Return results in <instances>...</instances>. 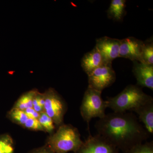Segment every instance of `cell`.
Wrapping results in <instances>:
<instances>
[{
    "instance_id": "1",
    "label": "cell",
    "mask_w": 153,
    "mask_h": 153,
    "mask_svg": "<svg viewBox=\"0 0 153 153\" xmlns=\"http://www.w3.org/2000/svg\"><path fill=\"white\" fill-rule=\"evenodd\" d=\"M98 134L124 152L149 137L150 134L132 112H113L97 121Z\"/></svg>"
},
{
    "instance_id": "2",
    "label": "cell",
    "mask_w": 153,
    "mask_h": 153,
    "mask_svg": "<svg viewBox=\"0 0 153 153\" xmlns=\"http://www.w3.org/2000/svg\"><path fill=\"white\" fill-rule=\"evenodd\" d=\"M83 142L76 128L71 124L63 123L50 135L46 145L55 153H68L76 152Z\"/></svg>"
},
{
    "instance_id": "3",
    "label": "cell",
    "mask_w": 153,
    "mask_h": 153,
    "mask_svg": "<svg viewBox=\"0 0 153 153\" xmlns=\"http://www.w3.org/2000/svg\"><path fill=\"white\" fill-rule=\"evenodd\" d=\"M152 99V96L144 93L137 85H129L117 95L108 97L105 101L107 108L114 112L121 113L133 111Z\"/></svg>"
},
{
    "instance_id": "4",
    "label": "cell",
    "mask_w": 153,
    "mask_h": 153,
    "mask_svg": "<svg viewBox=\"0 0 153 153\" xmlns=\"http://www.w3.org/2000/svg\"><path fill=\"white\" fill-rule=\"evenodd\" d=\"M102 92L91 88L88 87L84 93L80 107L81 116L88 125L89 131V123L92 119H99L105 116V111L107 108L106 101L102 100Z\"/></svg>"
},
{
    "instance_id": "5",
    "label": "cell",
    "mask_w": 153,
    "mask_h": 153,
    "mask_svg": "<svg viewBox=\"0 0 153 153\" xmlns=\"http://www.w3.org/2000/svg\"><path fill=\"white\" fill-rule=\"evenodd\" d=\"M44 112L52 120L56 126L63 123L67 111V105L63 98L52 88H49L44 93Z\"/></svg>"
},
{
    "instance_id": "6",
    "label": "cell",
    "mask_w": 153,
    "mask_h": 153,
    "mask_svg": "<svg viewBox=\"0 0 153 153\" xmlns=\"http://www.w3.org/2000/svg\"><path fill=\"white\" fill-rule=\"evenodd\" d=\"M88 76V87L102 92L114 83L116 78L111 64H106L91 71Z\"/></svg>"
},
{
    "instance_id": "7",
    "label": "cell",
    "mask_w": 153,
    "mask_h": 153,
    "mask_svg": "<svg viewBox=\"0 0 153 153\" xmlns=\"http://www.w3.org/2000/svg\"><path fill=\"white\" fill-rule=\"evenodd\" d=\"M119 150L100 135L90 134L77 150L73 153H119Z\"/></svg>"
},
{
    "instance_id": "8",
    "label": "cell",
    "mask_w": 153,
    "mask_h": 153,
    "mask_svg": "<svg viewBox=\"0 0 153 153\" xmlns=\"http://www.w3.org/2000/svg\"><path fill=\"white\" fill-rule=\"evenodd\" d=\"M120 41V40L106 36L96 40L95 47L106 64H111L113 60L119 57Z\"/></svg>"
},
{
    "instance_id": "9",
    "label": "cell",
    "mask_w": 153,
    "mask_h": 153,
    "mask_svg": "<svg viewBox=\"0 0 153 153\" xmlns=\"http://www.w3.org/2000/svg\"><path fill=\"white\" fill-rule=\"evenodd\" d=\"M144 44V42L134 37L120 40L119 57L141 63Z\"/></svg>"
},
{
    "instance_id": "10",
    "label": "cell",
    "mask_w": 153,
    "mask_h": 153,
    "mask_svg": "<svg viewBox=\"0 0 153 153\" xmlns=\"http://www.w3.org/2000/svg\"><path fill=\"white\" fill-rule=\"evenodd\" d=\"M133 72L139 86L153 90V65L134 61Z\"/></svg>"
},
{
    "instance_id": "11",
    "label": "cell",
    "mask_w": 153,
    "mask_h": 153,
    "mask_svg": "<svg viewBox=\"0 0 153 153\" xmlns=\"http://www.w3.org/2000/svg\"><path fill=\"white\" fill-rule=\"evenodd\" d=\"M138 116L140 122L150 134H153V98L141 105L133 111Z\"/></svg>"
},
{
    "instance_id": "12",
    "label": "cell",
    "mask_w": 153,
    "mask_h": 153,
    "mask_svg": "<svg viewBox=\"0 0 153 153\" xmlns=\"http://www.w3.org/2000/svg\"><path fill=\"white\" fill-rule=\"evenodd\" d=\"M81 63L83 70L87 75L96 68L106 64L101 54L95 47L84 55Z\"/></svg>"
},
{
    "instance_id": "13",
    "label": "cell",
    "mask_w": 153,
    "mask_h": 153,
    "mask_svg": "<svg viewBox=\"0 0 153 153\" xmlns=\"http://www.w3.org/2000/svg\"><path fill=\"white\" fill-rule=\"evenodd\" d=\"M125 0H112L108 10V16L116 21H120L123 17L126 7Z\"/></svg>"
},
{
    "instance_id": "14",
    "label": "cell",
    "mask_w": 153,
    "mask_h": 153,
    "mask_svg": "<svg viewBox=\"0 0 153 153\" xmlns=\"http://www.w3.org/2000/svg\"><path fill=\"white\" fill-rule=\"evenodd\" d=\"M36 91V89H33L23 94L15 102L13 108L22 111L33 108V100Z\"/></svg>"
},
{
    "instance_id": "15",
    "label": "cell",
    "mask_w": 153,
    "mask_h": 153,
    "mask_svg": "<svg viewBox=\"0 0 153 153\" xmlns=\"http://www.w3.org/2000/svg\"><path fill=\"white\" fill-rule=\"evenodd\" d=\"M7 117L11 121L23 127L28 119L24 111L13 107L8 112Z\"/></svg>"
},
{
    "instance_id": "16",
    "label": "cell",
    "mask_w": 153,
    "mask_h": 153,
    "mask_svg": "<svg viewBox=\"0 0 153 153\" xmlns=\"http://www.w3.org/2000/svg\"><path fill=\"white\" fill-rule=\"evenodd\" d=\"M15 144L10 135L7 134L0 135V153H13Z\"/></svg>"
},
{
    "instance_id": "17",
    "label": "cell",
    "mask_w": 153,
    "mask_h": 153,
    "mask_svg": "<svg viewBox=\"0 0 153 153\" xmlns=\"http://www.w3.org/2000/svg\"><path fill=\"white\" fill-rule=\"evenodd\" d=\"M147 65H153V42H146L143 47L141 56V62Z\"/></svg>"
},
{
    "instance_id": "18",
    "label": "cell",
    "mask_w": 153,
    "mask_h": 153,
    "mask_svg": "<svg viewBox=\"0 0 153 153\" xmlns=\"http://www.w3.org/2000/svg\"><path fill=\"white\" fill-rule=\"evenodd\" d=\"M38 120L44 131L50 134V135L55 132V124L54 122L44 111L40 113Z\"/></svg>"
},
{
    "instance_id": "19",
    "label": "cell",
    "mask_w": 153,
    "mask_h": 153,
    "mask_svg": "<svg viewBox=\"0 0 153 153\" xmlns=\"http://www.w3.org/2000/svg\"><path fill=\"white\" fill-rule=\"evenodd\" d=\"M123 153H153V141L137 145Z\"/></svg>"
},
{
    "instance_id": "20",
    "label": "cell",
    "mask_w": 153,
    "mask_h": 153,
    "mask_svg": "<svg viewBox=\"0 0 153 153\" xmlns=\"http://www.w3.org/2000/svg\"><path fill=\"white\" fill-rule=\"evenodd\" d=\"M44 93H40L37 90L33 100V108L37 112L41 113L44 111Z\"/></svg>"
},
{
    "instance_id": "21",
    "label": "cell",
    "mask_w": 153,
    "mask_h": 153,
    "mask_svg": "<svg viewBox=\"0 0 153 153\" xmlns=\"http://www.w3.org/2000/svg\"><path fill=\"white\" fill-rule=\"evenodd\" d=\"M23 128L34 131H44V129L37 119L28 118Z\"/></svg>"
},
{
    "instance_id": "22",
    "label": "cell",
    "mask_w": 153,
    "mask_h": 153,
    "mask_svg": "<svg viewBox=\"0 0 153 153\" xmlns=\"http://www.w3.org/2000/svg\"><path fill=\"white\" fill-rule=\"evenodd\" d=\"M28 153H55L47 145L34 149Z\"/></svg>"
},
{
    "instance_id": "23",
    "label": "cell",
    "mask_w": 153,
    "mask_h": 153,
    "mask_svg": "<svg viewBox=\"0 0 153 153\" xmlns=\"http://www.w3.org/2000/svg\"><path fill=\"white\" fill-rule=\"evenodd\" d=\"M28 118L37 119H38L40 113L37 112L33 108H28L24 111Z\"/></svg>"
}]
</instances>
